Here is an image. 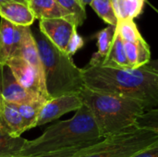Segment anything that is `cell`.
Here are the masks:
<instances>
[{
    "instance_id": "obj_1",
    "label": "cell",
    "mask_w": 158,
    "mask_h": 157,
    "mask_svg": "<svg viewBox=\"0 0 158 157\" xmlns=\"http://www.w3.org/2000/svg\"><path fill=\"white\" fill-rule=\"evenodd\" d=\"M81 74L84 86L92 91L137 100L146 111L158 107V74L146 66L122 69L87 66Z\"/></svg>"
},
{
    "instance_id": "obj_2",
    "label": "cell",
    "mask_w": 158,
    "mask_h": 157,
    "mask_svg": "<svg viewBox=\"0 0 158 157\" xmlns=\"http://www.w3.org/2000/svg\"><path fill=\"white\" fill-rule=\"evenodd\" d=\"M100 130L89 108L82 105L73 118L47 128L35 140L27 141L17 157H31L102 141Z\"/></svg>"
},
{
    "instance_id": "obj_3",
    "label": "cell",
    "mask_w": 158,
    "mask_h": 157,
    "mask_svg": "<svg viewBox=\"0 0 158 157\" xmlns=\"http://www.w3.org/2000/svg\"><path fill=\"white\" fill-rule=\"evenodd\" d=\"M79 95L93 114L104 139L135 128L137 119L146 111L137 100L92 91L85 86Z\"/></svg>"
},
{
    "instance_id": "obj_4",
    "label": "cell",
    "mask_w": 158,
    "mask_h": 157,
    "mask_svg": "<svg viewBox=\"0 0 158 157\" xmlns=\"http://www.w3.org/2000/svg\"><path fill=\"white\" fill-rule=\"evenodd\" d=\"M32 35L43 65L49 98L79 93L84 87L81 68H79L72 57L58 49L40 30L33 31Z\"/></svg>"
},
{
    "instance_id": "obj_5",
    "label": "cell",
    "mask_w": 158,
    "mask_h": 157,
    "mask_svg": "<svg viewBox=\"0 0 158 157\" xmlns=\"http://www.w3.org/2000/svg\"><path fill=\"white\" fill-rule=\"evenodd\" d=\"M158 143V133L132 128L83 148L73 157H132Z\"/></svg>"
},
{
    "instance_id": "obj_6",
    "label": "cell",
    "mask_w": 158,
    "mask_h": 157,
    "mask_svg": "<svg viewBox=\"0 0 158 157\" xmlns=\"http://www.w3.org/2000/svg\"><path fill=\"white\" fill-rule=\"evenodd\" d=\"M6 65L10 68L17 81L28 92L49 100L45 85L41 81L36 70L21 56L8 59Z\"/></svg>"
},
{
    "instance_id": "obj_7",
    "label": "cell",
    "mask_w": 158,
    "mask_h": 157,
    "mask_svg": "<svg viewBox=\"0 0 158 157\" xmlns=\"http://www.w3.org/2000/svg\"><path fill=\"white\" fill-rule=\"evenodd\" d=\"M82 105L79 93H67L49 99L40 110L36 127L52 122L69 112L77 111Z\"/></svg>"
},
{
    "instance_id": "obj_8",
    "label": "cell",
    "mask_w": 158,
    "mask_h": 157,
    "mask_svg": "<svg viewBox=\"0 0 158 157\" xmlns=\"http://www.w3.org/2000/svg\"><path fill=\"white\" fill-rule=\"evenodd\" d=\"M0 98L11 104H23L40 99L47 100L24 89L17 81L6 65L0 68Z\"/></svg>"
},
{
    "instance_id": "obj_9",
    "label": "cell",
    "mask_w": 158,
    "mask_h": 157,
    "mask_svg": "<svg viewBox=\"0 0 158 157\" xmlns=\"http://www.w3.org/2000/svg\"><path fill=\"white\" fill-rule=\"evenodd\" d=\"M24 27L17 26L1 18L0 20V63L6 65V61L14 56H19V49L23 36Z\"/></svg>"
},
{
    "instance_id": "obj_10",
    "label": "cell",
    "mask_w": 158,
    "mask_h": 157,
    "mask_svg": "<svg viewBox=\"0 0 158 157\" xmlns=\"http://www.w3.org/2000/svg\"><path fill=\"white\" fill-rule=\"evenodd\" d=\"M39 30L58 49L66 53L68 43L77 27L65 19H51L40 20Z\"/></svg>"
},
{
    "instance_id": "obj_11",
    "label": "cell",
    "mask_w": 158,
    "mask_h": 157,
    "mask_svg": "<svg viewBox=\"0 0 158 157\" xmlns=\"http://www.w3.org/2000/svg\"><path fill=\"white\" fill-rule=\"evenodd\" d=\"M0 129L12 137H20L26 131L23 119L14 104L0 98Z\"/></svg>"
},
{
    "instance_id": "obj_12",
    "label": "cell",
    "mask_w": 158,
    "mask_h": 157,
    "mask_svg": "<svg viewBox=\"0 0 158 157\" xmlns=\"http://www.w3.org/2000/svg\"><path fill=\"white\" fill-rule=\"evenodd\" d=\"M0 17L14 25L30 27L35 18L28 4L19 2H8L0 6Z\"/></svg>"
},
{
    "instance_id": "obj_13",
    "label": "cell",
    "mask_w": 158,
    "mask_h": 157,
    "mask_svg": "<svg viewBox=\"0 0 158 157\" xmlns=\"http://www.w3.org/2000/svg\"><path fill=\"white\" fill-rule=\"evenodd\" d=\"M19 56H21L24 60H26L36 70L41 81L45 85L43 65L32 35V31L30 27H24L23 36L21 40L20 49H19Z\"/></svg>"
},
{
    "instance_id": "obj_14",
    "label": "cell",
    "mask_w": 158,
    "mask_h": 157,
    "mask_svg": "<svg viewBox=\"0 0 158 157\" xmlns=\"http://www.w3.org/2000/svg\"><path fill=\"white\" fill-rule=\"evenodd\" d=\"M28 6L31 10L35 19H37L42 20L51 19H65L72 22L69 14L58 5L56 0H29Z\"/></svg>"
},
{
    "instance_id": "obj_15",
    "label": "cell",
    "mask_w": 158,
    "mask_h": 157,
    "mask_svg": "<svg viewBox=\"0 0 158 157\" xmlns=\"http://www.w3.org/2000/svg\"><path fill=\"white\" fill-rule=\"evenodd\" d=\"M125 52L131 68H138L145 66L151 60L150 46L145 41L142 39L137 43H125Z\"/></svg>"
},
{
    "instance_id": "obj_16",
    "label": "cell",
    "mask_w": 158,
    "mask_h": 157,
    "mask_svg": "<svg viewBox=\"0 0 158 157\" xmlns=\"http://www.w3.org/2000/svg\"><path fill=\"white\" fill-rule=\"evenodd\" d=\"M115 30H116V26L108 25V27L99 31L94 34L98 50L96 53L93 55L88 66L100 67L103 64L104 60L106 59L110 50L112 41L115 35Z\"/></svg>"
},
{
    "instance_id": "obj_17",
    "label": "cell",
    "mask_w": 158,
    "mask_h": 157,
    "mask_svg": "<svg viewBox=\"0 0 158 157\" xmlns=\"http://www.w3.org/2000/svg\"><path fill=\"white\" fill-rule=\"evenodd\" d=\"M100 67H107L113 68H131L125 52L124 42L119 37V35L116 32L112 41V44L108 55L104 60L103 64Z\"/></svg>"
},
{
    "instance_id": "obj_18",
    "label": "cell",
    "mask_w": 158,
    "mask_h": 157,
    "mask_svg": "<svg viewBox=\"0 0 158 157\" xmlns=\"http://www.w3.org/2000/svg\"><path fill=\"white\" fill-rule=\"evenodd\" d=\"M46 101L47 100L40 99V100H35V101L29 102V103L14 104L23 119V122L27 130L36 127L40 110Z\"/></svg>"
},
{
    "instance_id": "obj_19",
    "label": "cell",
    "mask_w": 158,
    "mask_h": 157,
    "mask_svg": "<svg viewBox=\"0 0 158 157\" xmlns=\"http://www.w3.org/2000/svg\"><path fill=\"white\" fill-rule=\"evenodd\" d=\"M26 143V139L12 137L0 129V157H17Z\"/></svg>"
},
{
    "instance_id": "obj_20",
    "label": "cell",
    "mask_w": 158,
    "mask_h": 157,
    "mask_svg": "<svg viewBox=\"0 0 158 157\" xmlns=\"http://www.w3.org/2000/svg\"><path fill=\"white\" fill-rule=\"evenodd\" d=\"M58 5L69 14L71 21L80 27L83 24L86 19V9L85 6L81 0H56Z\"/></svg>"
},
{
    "instance_id": "obj_21",
    "label": "cell",
    "mask_w": 158,
    "mask_h": 157,
    "mask_svg": "<svg viewBox=\"0 0 158 157\" xmlns=\"http://www.w3.org/2000/svg\"><path fill=\"white\" fill-rule=\"evenodd\" d=\"M116 32L125 43H137L143 39L136 23L134 22V19H131L118 20Z\"/></svg>"
},
{
    "instance_id": "obj_22",
    "label": "cell",
    "mask_w": 158,
    "mask_h": 157,
    "mask_svg": "<svg viewBox=\"0 0 158 157\" xmlns=\"http://www.w3.org/2000/svg\"><path fill=\"white\" fill-rule=\"evenodd\" d=\"M90 6L99 18L111 26H116L118 19L112 8L111 0H92Z\"/></svg>"
},
{
    "instance_id": "obj_23",
    "label": "cell",
    "mask_w": 158,
    "mask_h": 157,
    "mask_svg": "<svg viewBox=\"0 0 158 157\" xmlns=\"http://www.w3.org/2000/svg\"><path fill=\"white\" fill-rule=\"evenodd\" d=\"M136 127L158 133V107L145 111L137 119Z\"/></svg>"
},
{
    "instance_id": "obj_24",
    "label": "cell",
    "mask_w": 158,
    "mask_h": 157,
    "mask_svg": "<svg viewBox=\"0 0 158 157\" xmlns=\"http://www.w3.org/2000/svg\"><path fill=\"white\" fill-rule=\"evenodd\" d=\"M146 0H124V10L127 19H134L143 14Z\"/></svg>"
},
{
    "instance_id": "obj_25",
    "label": "cell",
    "mask_w": 158,
    "mask_h": 157,
    "mask_svg": "<svg viewBox=\"0 0 158 157\" xmlns=\"http://www.w3.org/2000/svg\"><path fill=\"white\" fill-rule=\"evenodd\" d=\"M84 39L81 35L79 34L78 31L75 30L70 37V40L68 43V46H67V50H66V53L69 56H74L80 49H81L83 46H84Z\"/></svg>"
},
{
    "instance_id": "obj_26",
    "label": "cell",
    "mask_w": 158,
    "mask_h": 157,
    "mask_svg": "<svg viewBox=\"0 0 158 157\" xmlns=\"http://www.w3.org/2000/svg\"><path fill=\"white\" fill-rule=\"evenodd\" d=\"M94 143H88V144H83V145H79V146H75V147H71V148H67V149H63L60 151H56V152H51V153H47V154H44V155H40L37 156H31V157H73L78 152H80L81 150H82L85 147H88L90 145H93Z\"/></svg>"
},
{
    "instance_id": "obj_27",
    "label": "cell",
    "mask_w": 158,
    "mask_h": 157,
    "mask_svg": "<svg viewBox=\"0 0 158 157\" xmlns=\"http://www.w3.org/2000/svg\"><path fill=\"white\" fill-rule=\"evenodd\" d=\"M111 5L118 20L127 19L124 10V0H111Z\"/></svg>"
},
{
    "instance_id": "obj_28",
    "label": "cell",
    "mask_w": 158,
    "mask_h": 157,
    "mask_svg": "<svg viewBox=\"0 0 158 157\" xmlns=\"http://www.w3.org/2000/svg\"><path fill=\"white\" fill-rule=\"evenodd\" d=\"M132 157H158V143Z\"/></svg>"
},
{
    "instance_id": "obj_29",
    "label": "cell",
    "mask_w": 158,
    "mask_h": 157,
    "mask_svg": "<svg viewBox=\"0 0 158 157\" xmlns=\"http://www.w3.org/2000/svg\"><path fill=\"white\" fill-rule=\"evenodd\" d=\"M147 68H149L150 69L154 70L155 72H156L158 74V59H155V60H150L148 64L145 65Z\"/></svg>"
},
{
    "instance_id": "obj_30",
    "label": "cell",
    "mask_w": 158,
    "mask_h": 157,
    "mask_svg": "<svg viewBox=\"0 0 158 157\" xmlns=\"http://www.w3.org/2000/svg\"><path fill=\"white\" fill-rule=\"evenodd\" d=\"M8 2H19V3H23V4H28L29 0H0V6L5 3H8Z\"/></svg>"
},
{
    "instance_id": "obj_31",
    "label": "cell",
    "mask_w": 158,
    "mask_h": 157,
    "mask_svg": "<svg viewBox=\"0 0 158 157\" xmlns=\"http://www.w3.org/2000/svg\"><path fill=\"white\" fill-rule=\"evenodd\" d=\"M81 3L86 6L87 5H90L91 4V2H92V0H81Z\"/></svg>"
},
{
    "instance_id": "obj_32",
    "label": "cell",
    "mask_w": 158,
    "mask_h": 157,
    "mask_svg": "<svg viewBox=\"0 0 158 157\" xmlns=\"http://www.w3.org/2000/svg\"><path fill=\"white\" fill-rule=\"evenodd\" d=\"M2 67H3V65H1V63H0V68H1Z\"/></svg>"
},
{
    "instance_id": "obj_33",
    "label": "cell",
    "mask_w": 158,
    "mask_h": 157,
    "mask_svg": "<svg viewBox=\"0 0 158 157\" xmlns=\"http://www.w3.org/2000/svg\"><path fill=\"white\" fill-rule=\"evenodd\" d=\"M155 9H156V8H155ZM156 12H157V13H158V10H157V9H156Z\"/></svg>"
}]
</instances>
